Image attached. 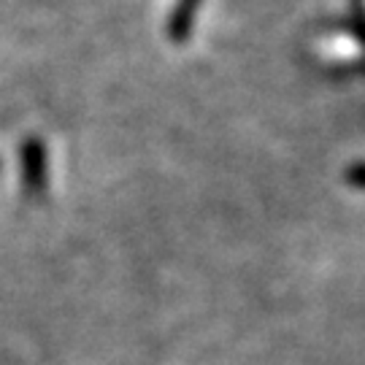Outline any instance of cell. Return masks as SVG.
Returning <instances> with one entry per match:
<instances>
[{
	"label": "cell",
	"mask_w": 365,
	"mask_h": 365,
	"mask_svg": "<svg viewBox=\"0 0 365 365\" xmlns=\"http://www.w3.org/2000/svg\"><path fill=\"white\" fill-rule=\"evenodd\" d=\"M43 146L41 141L36 138H30L22 144V176H25V187L30 192H41L43 190V176H46V170H43Z\"/></svg>",
	"instance_id": "6da1fadb"
}]
</instances>
